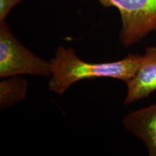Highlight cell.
<instances>
[{
    "mask_svg": "<svg viewBox=\"0 0 156 156\" xmlns=\"http://www.w3.org/2000/svg\"><path fill=\"white\" fill-rule=\"evenodd\" d=\"M142 55L129 54L122 60L108 63H87L80 59L72 48L59 46L51 60L52 74L49 90L62 95L76 82L86 79L108 77L127 83L135 75Z\"/></svg>",
    "mask_w": 156,
    "mask_h": 156,
    "instance_id": "cell-1",
    "label": "cell"
},
{
    "mask_svg": "<svg viewBox=\"0 0 156 156\" xmlns=\"http://www.w3.org/2000/svg\"><path fill=\"white\" fill-rule=\"evenodd\" d=\"M51 64L23 46L13 36L5 21L0 22V77L19 75L48 77Z\"/></svg>",
    "mask_w": 156,
    "mask_h": 156,
    "instance_id": "cell-2",
    "label": "cell"
},
{
    "mask_svg": "<svg viewBox=\"0 0 156 156\" xmlns=\"http://www.w3.org/2000/svg\"><path fill=\"white\" fill-rule=\"evenodd\" d=\"M118 9L122 18L119 38L130 47L151 33L156 34V0H98Z\"/></svg>",
    "mask_w": 156,
    "mask_h": 156,
    "instance_id": "cell-3",
    "label": "cell"
},
{
    "mask_svg": "<svg viewBox=\"0 0 156 156\" xmlns=\"http://www.w3.org/2000/svg\"><path fill=\"white\" fill-rule=\"evenodd\" d=\"M126 84L127 85V94L124 100L126 105L147 98L156 90V46L145 48L137 71Z\"/></svg>",
    "mask_w": 156,
    "mask_h": 156,
    "instance_id": "cell-4",
    "label": "cell"
},
{
    "mask_svg": "<svg viewBox=\"0 0 156 156\" xmlns=\"http://www.w3.org/2000/svg\"><path fill=\"white\" fill-rule=\"evenodd\" d=\"M124 126L144 142L150 156H156V103L131 112L123 119Z\"/></svg>",
    "mask_w": 156,
    "mask_h": 156,
    "instance_id": "cell-5",
    "label": "cell"
},
{
    "mask_svg": "<svg viewBox=\"0 0 156 156\" xmlns=\"http://www.w3.org/2000/svg\"><path fill=\"white\" fill-rule=\"evenodd\" d=\"M27 86V82L18 77L2 81L0 83L1 108H8L14 103L24 99L26 96Z\"/></svg>",
    "mask_w": 156,
    "mask_h": 156,
    "instance_id": "cell-6",
    "label": "cell"
},
{
    "mask_svg": "<svg viewBox=\"0 0 156 156\" xmlns=\"http://www.w3.org/2000/svg\"><path fill=\"white\" fill-rule=\"evenodd\" d=\"M24 0H0V22L5 21L12 9Z\"/></svg>",
    "mask_w": 156,
    "mask_h": 156,
    "instance_id": "cell-7",
    "label": "cell"
}]
</instances>
